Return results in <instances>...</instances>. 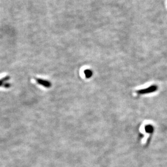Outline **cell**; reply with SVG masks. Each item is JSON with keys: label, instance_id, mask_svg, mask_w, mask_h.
<instances>
[{"label": "cell", "instance_id": "obj_1", "mask_svg": "<svg viewBox=\"0 0 167 167\" xmlns=\"http://www.w3.org/2000/svg\"><path fill=\"white\" fill-rule=\"evenodd\" d=\"M157 90H158V86L155 84H151L149 85L145 88H143L142 89L137 90L136 91V93L138 95L146 94L153 93L157 91Z\"/></svg>", "mask_w": 167, "mask_h": 167}, {"label": "cell", "instance_id": "obj_2", "mask_svg": "<svg viewBox=\"0 0 167 167\" xmlns=\"http://www.w3.org/2000/svg\"><path fill=\"white\" fill-rule=\"evenodd\" d=\"M35 80L39 85L46 87L49 88L52 86V84L49 81L40 78H35Z\"/></svg>", "mask_w": 167, "mask_h": 167}, {"label": "cell", "instance_id": "obj_3", "mask_svg": "<svg viewBox=\"0 0 167 167\" xmlns=\"http://www.w3.org/2000/svg\"><path fill=\"white\" fill-rule=\"evenodd\" d=\"M84 73L86 78H90L93 75V72L90 70H86L84 71Z\"/></svg>", "mask_w": 167, "mask_h": 167}, {"label": "cell", "instance_id": "obj_4", "mask_svg": "<svg viewBox=\"0 0 167 167\" xmlns=\"http://www.w3.org/2000/svg\"><path fill=\"white\" fill-rule=\"evenodd\" d=\"M10 78V77H9V76H7V77L2 78V79H0V86L3 85V82H5V81L8 80Z\"/></svg>", "mask_w": 167, "mask_h": 167}, {"label": "cell", "instance_id": "obj_5", "mask_svg": "<svg viewBox=\"0 0 167 167\" xmlns=\"http://www.w3.org/2000/svg\"><path fill=\"white\" fill-rule=\"evenodd\" d=\"M3 86L5 88H9V87H10L11 86V85L9 83H6V84H3Z\"/></svg>", "mask_w": 167, "mask_h": 167}]
</instances>
